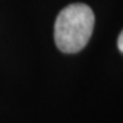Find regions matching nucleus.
Here are the masks:
<instances>
[{
	"instance_id": "1",
	"label": "nucleus",
	"mask_w": 123,
	"mask_h": 123,
	"mask_svg": "<svg viewBox=\"0 0 123 123\" xmlns=\"http://www.w3.org/2000/svg\"><path fill=\"white\" fill-rule=\"evenodd\" d=\"M94 14L86 4H70L58 14L54 39L63 53H77L87 45L93 33Z\"/></svg>"
},
{
	"instance_id": "2",
	"label": "nucleus",
	"mask_w": 123,
	"mask_h": 123,
	"mask_svg": "<svg viewBox=\"0 0 123 123\" xmlns=\"http://www.w3.org/2000/svg\"><path fill=\"white\" fill-rule=\"evenodd\" d=\"M117 44H118V49L123 53V30L121 31V34L118 37V42H117Z\"/></svg>"
}]
</instances>
